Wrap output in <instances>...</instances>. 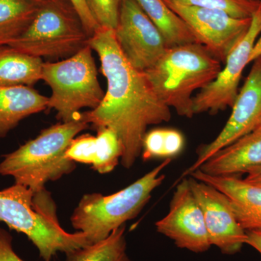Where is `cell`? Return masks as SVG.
<instances>
[{"mask_svg":"<svg viewBox=\"0 0 261 261\" xmlns=\"http://www.w3.org/2000/svg\"><path fill=\"white\" fill-rule=\"evenodd\" d=\"M88 45L99 57L108 88L99 106L82 113V117L97 128L116 132L123 146L121 164L128 169L142 153L147 128L169 121L171 110L158 97L145 73L127 61L113 29L99 27Z\"/></svg>","mask_w":261,"mask_h":261,"instance_id":"cell-1","label":"cell"},{"mask_svg":"<svg viewBox=\"0 0 261 261\" xmlns=\"http://www.w3.org/2000/svg\"><path fill=\"white\" fill-rule=\"evenodd\" d=\"M0 221L24 233L44 261H51L58 252L66 255L90 245L84 233H69L61 227L54 201L46 189L35 192L15 183L0 190Z\"/></svg>","mask_w":261,"mask_h":261,"instance_id":"cell-2","label":"cell"},{"mask_svg":"<svg viewBox=\"0 0 261 261\" xmlns=\"http://www.w3.org/2000/svg\"><path fill=\"white\" fill-rule=\"evenodd\" d=\"M221 69V62L205 46L194 43L167 48L144 73L164 104L178 116L192 118V94L213 82Z\"/></svg>","mask_w":261,"mask_h":261,"instance_id":"cell-3","label":"cell"},{"mask_svg":"<svg viewBox=\"0 0 261 261\" xmlns=\"http://www.w3.org/2000/svg\"><path fill=\"white\" fill-rule=\"evenodd\" d=\"M88 127L82 117L45 128L36 138L5 154L0 162V175L11 176L15 184L35 192L45 190L47 182L74 171L75 163L67 157V149L75 136Z\"/></svg>","mask_w":261,"mask_h":261,"instance_id":"cell-4","label":"cell"},{"mask_svg":"<svg viewBox=\"0 0 261 261\" xmlns=\"http://www.w3.org/2000/svg\"><path fill=\"white\" fill-rule=\"evenodd\" d=\"M172 159H166L129 186L111 195H84L70 217L72 226L90 244L102 241L126 221L135 219L164 181L163 173Z\"/></svg>","mask_w":261,"mask_h":261,"instance_id":"cell-5","label":"cell"},{"mask_svg":"<svg viewBox=\"0 0 261 261\" xmlns=\"http://www.w3.org/2000/svg\"><path fill=\"white\" fill-rule=\"evenodd\" d=\"M42 80L51 90L48 109L56 110L57 118L63 123L80 119L83 108L95 109L106 94L89 45L67 59L43 63Z\"/></svg>","mask_w":261,"mask_h":261,"instance_id":"cell-6","label":"cell"},{"mask_svg":"<svg viewBox=\"0 0 261 261\" xmlns=\"http://www.w3.org/2000/svg\"><path fill=\"white\" fill-rule=\"evenodd\" d=\"M88 34L69 0L43 5L25 33L10 44L36 58L67 59L88 45Z\"/></svg>","mask_w":261,"mask_h":261,"instance_id":"cell-7","label":"cell"},{"mask_svg":"<svg viewBox=\"0 0 261 261\" xmlns=\"http://www.w3.org/2000/svg\"><path fill=\"white\" fill-rule=\"evenodd\" d=\"M166 3L190 27L197 42L221 63H225L228 55L241 42L251 23V18H234L221 10Z\"/></svg>","mask_w":261,"mask_h":261,"instance_id":"cell-8","label":"cell"},{"mask_svg":"<svg viewBox=\"0 0 261 261\" xmlns=\"http://www.w3.org/2000/svg\"><path fill=\"white\" fill-rule=\"evenodd\" d=\"M261 34V10L257 8L251 17L247 34L228 55L224 68L211 83L193 97L195 114L208 113L216 115L227 108H232L238 94L240 79L250 62L252 48Z\"/></svg>","mask_w":261,"mask_h":261,"instance_id":"cell-9","label":"cell"},{"mask_svg":"<svg viewBox=\"0 0 261 261\" xmlns=\"http://www.w3.org/2000/svg\"><path fill=\"white\" fill-rule=\"evenodd\" d=\"M114 34L123 56L140 71L152 67L167 49L161 32L137 0H121Z\"/></svg>","mask_w":261,"mask_h":261,"instance_id":"cell-10","label":"cell"},{"mask_svg":"<svg viewBox=\"0 0 261 261\" xmlns=\"http://www.w3.org/2000/svg\"><path fill=\"white\" fill-rule=\"evenodd\" d=\"M231 108L224 128L212 142L201 146L195 163L183 173L181 178L196 171L219 149L255 130L261 117V57L254 61Z\"/></svg>","mask_w":261,"mask_h":261,"instance_id":"cell-11","label":"cell"},{"mask_svg":"<svg viewBox=\"0 0 261 261\" xmlns=\"http://www.w3.org/2000/svg\"><path fill=\"white\" fill-rule=\"evenodd\" d=\"M158 232L171 239L181 249L201 253L212 246L203 214L196 200L188 177L181 178L170 202L169 211L155 223Z\"/></svg>","mask_w":261,"mask_h":261,"instance_id":"cell-12","label":"cell"},{"mask_svg":"<svg viewBox=\"0 0 261 261\" xmlns=\"http://www.w3.org/2000/svg\"><path fill=\"white\" fill-rule=\"evenodd\" d=\"M192 193L203 214L211 245L226 255H233L245 245L247 231L239 223L229 200L205 182L189 176Z\"/></svg>","mask_w":261,"mask_h":261,"instance_id":"cell-13","label":"cell"},{"mask_svg":"<svg viewBox=\"0 0 261 261\" xmlns=\"http://www.w3.org/2000/svg\"><path fill=\"white\" fill-rule=\"evenodd\" d=\"M189 176L205 182L228 197L242 227L246 231H261V187L238 176H213L200 170Z\"/></svg>","mask_w":261,"mask_h":261,"instance_id":"cell-14","label":"cell"},{"mask_svg":"<svg viewBox=\"0 0 261 261\" xmlns=\"http://www.w3.org/2000/svg\"><path fill=\"white\" fill-rule=\"evenodd\" d=\"M261 166V130H253L219 149L197 168L213 176H238Z\"/></svg>","mask_w":261,"mask_h":261,"instance_id":"cell-15","label":"cell"},{"mask_svg":"<svg viewBox=\"0 0 261 261\" xmlns=\"http://www.w3.org/2000/svg\"><path fill=\"white\" fill-rule=\"evenodd\" d=\"M49 97L32 87H0V139L27 117L48 109Z\"/></svg>","mask_w":261,"mask_h":261,"instance_id":"cell-16","label":"cell"},{"mask_svg":"<svg viewBox=\"0 0 261 261\" xmlns=\"http://www.w3.org/2000/svg\"><path fill=\"white\" fill-rule=\"evenodd\" d=\"M41 58L29 56L10 45L0 47V87H32L42 80Z\"/></svg>","mask_w":261,"mask_h":261,"instance_id":"cell-17","label":"cell"},{"mask_svg":"<svg viewBox=\"0 0 261 261\" xmlns=\"http://www.w3.org/2000/svg\"><path fill=\"white\" fill-rule=\"evenodd\" d=\"M164 39L167 48L197 42L187 24L165 0H137Z\"/></svg>","mask_w":261,"mask_h":261,"instance_id":"cell-18","label":"cell"},{"mask_svg":"<svg viewBox=\"0 0 261 261\" xmlns=\"http://www.w3.org/2000/svg\"><path fill=\"white\" fill-rule=\"evenodd\" d=\"M41 6L34 0H0V47L21 37Z\"/></svg>","mask_w":261,"mask_h":261,"instance_id":"cell-19","label":"cell"},{"mask_svg":"<svg viewBox=\"0 0 261 261\" xmlns=\"http://www.w3.org/2000/svg\"><path fill=\"white\" fill-rule=\"evenodd\" d=\"M125 225L107 238L66 254V261H129L126 251Z\"/></svg>","mask_w":261,"mask_h":261,"instance_id":"cell-20","label":"cell"},{"mask_svg":"<svg viewBox=\"0 0 261 261\" xmlns=\"http://www.w3.org/2000/svg\"><path fill=\"white\" fill-rule=\"evenodd\" d=\"M183 134L176 128H154L145 134L142 142L144 161L155 159H173L185 148Z\"/></svg>","mask_w":261,"mask_h":261,"instance_id":"cell-21","label":"cell"},{"mask_svg":"<svg viewBox=\"0 0 261 261\" xmlns=\"http://www.w3.org/2000/svg\"><path fill=\"white\" fill-rule=\"evenodd\" d=\"M97 154L93 168L101 174L113 171L123 155V146L116 132L110 128H97Z\"/></svg>","mask_w":261,"mask_h":261,"instance_id":"cell-22","label":"cell"},{"mask_svg":"<svg viewBox=\"0 0 261 261\" xmlns=\"http://www.w3.org/2000/svg\"><path fill=\"white\" fill-rule=\"evenodd\" d=\"M187 6L223 10L238 18H250L259 6L257 0H166Z\"/></svg>","mask_w":261,"mask_h":261,"instance_id":"cell-23","label":"cell"},{"mask_svg":"<svg viewBox=\"0 0 261 261\" xmlns=\"http://www.w3.org/2000/svg\"><path fill=\"white\" fill-rule=\"evenodd\" d=\"M86 2L99 27L116 29L121 0H86Z\"/></svg>","mask_w":261,"mask_h":261,"instance_id":"cell-24","label":"cell"},{"mask_svg":"<svg viewBox=\"0 0 261 261\" xmlns=\"http://www.w3.org/2000/svg\"><path fill=\"white\" fill-rule=\"evenodd\" d=\"M96 137L84 135L73 139L67 149L66 155L75 163L93 165L96 161Z\"/></svg>","mask_w":261,"mask_h":261,"instance_id":"cell-25","label":"cell"},{"mask_svg":"<svg viewBox=\"0 0 261 261\" xmlns=\"http://www.w3.org/2000/svg\"><path fill=\"white\" fill-rule=\"evenodd\" d=\"M69 1L75 8V11L78 13L89 37H92L94 32L100 27L98 25L93 15L91 13L87 2L86 0H69Z\"/></svg>","mask_w":261,"mask_h":261,"instance_id":"cell-26","label":"cell"},{"mask_svg":"<svg viewBox=\"0 0 261 261\" xmlns=\"http://www.w3.org/2000/svg\"><path fill=\"white\" fill-rule=\"evenodd\" d=\"M0 261H25L18 256L13 246V237L0 227Z\"/></svg>","mask_w":261,"mask_h":261,"instance_id":"cell-27","label":"cell"},{"mask_svg":"<svg viewBox=\"0 0 261 261\" xmlns=\"http://www.w3.org/2000/svg\"><path fill=\"white\" fill-rule=\"evenodd\" d=\"M246 245H250L261 254V231H247Z\"/></svg>","mask_w":261,"mask_h":261,"instance_id":"cell-28","label":"cell"},{"mask_svg":"<svg viewBox=\"0 0 261 261\" xmlns=\"http://www.w3.org/2000/svg\"><path fill=\"white\" fill-rule=\"evenodd\" d=\"M244 180L252 185L261 187V166L249 171L246 178Z\"/></svg>","mask_w":261,"mask_h":261,"instance_id":"cell-29","label":"cell"},{"mask_svg":"<svg viewBox=\"0 0 261 261\" xmlns=\"http://www.w3.org/2000/svg\"><path fill=\"white\" fill-rule=\"evenodd\" d=\"M261 57V36L255 41L250 53V62H254Z\"/></svg>","mask_w":261,"mask_h":261,"instance_id":"cell-30","label":"cell"},{"mask_svg":"<svg viewBox=\"0 0 261 261\" xmlns=\"http://www.w3.org/2000/svg\"><path fill=\"white\" fill-rule=\"evenodd\" d=\"M34 1L37 2V3L41 5H43L51 3V2L56 1V0H34Z\"/></svg>","mask_w":261,"mask_h":261,"instance_id":"cell-31","label":"cell"},{"mask_svg":"<svg viewBox=\"0 0 261 261\" xmlns=\"http://www.w3.org/2000/svg\"><path fill=\"white\" fill-rule=\"evenodd\" d=\"M255 130H261V117L260 120H259L258 123H257L256 128Z\"/></svg>","mask_w":261,"mask_h":261,"instance_id":"cell-32","label":"cell"},{"mask_svg":"<svg viewBox=\"0 0 261 261\" xmlns=\"http://www.w3.org/2000/svg\"><path fill=\"white\" fill-rule=\"evenodd\" d=\"M259 8H260V9L261 10V1L259 2Z\"/></svg>","mask_w":261,"mask_h":261,"instance_id":"cell-33","label":"cell"}]
</instances>
